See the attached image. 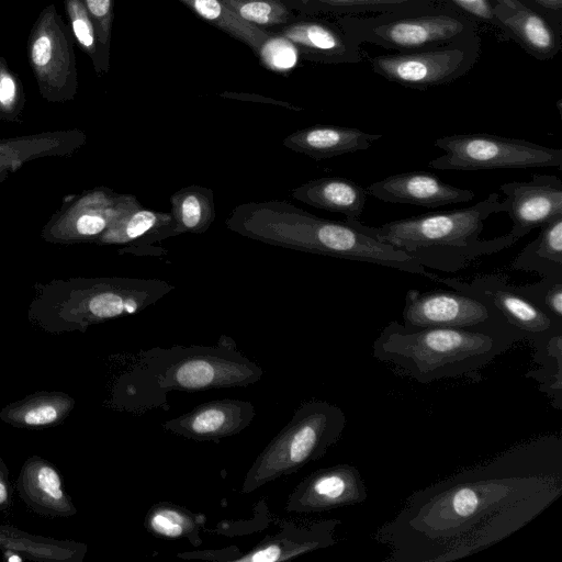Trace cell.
I'll return each instance as SVG.
<instances>
[{
  "instance_id": "obj_1",
  "label": "cell",
  "mask_w": 562,
  "mask_h": 562,
  "mask_svg": "<svg viewBox=\"0 0 562 562\" xmlns=\"http://www.w3.org/2000/svg\"><path fill=\"white\" fill-rule=\"evenodd\" d=\"M562 495V437L542 435L413 492L373 538L389 562H451L483 551Z\"/></svg>"
},
{
  "instance_id": "obj_2",
  "label": "cell",
  "mask_w": 562,
  "mask_h": 562,
  "mask_svg": "<svg viewBox=\"0 0 562 562\" xmlns=\"http://www.w3.org/2000/svg\"><path fill=\"white\" fill-rule=\"evenodd\" d=\"M262 373L233 345L155 347L140 352L134 366L119 378L113 403L123 409L144 412L167 405L168 392L248 386Z\"/></svg>"
},
{
  "instance_id": "obj_3",
  "label": "cell",
  "mask_w": 562,
  "mask_h": 562,
  "mask_svg": "<svg viewBox=\"0 0 562 562\" xmlns=\"http://www.w3.org/2000/svg\"><path fill=\"white\" fill-rule=\"evenodd\" d=\"M527 336L507 321L472 327L407 329L391 321L372 345L373 357L419 383L469 375Z\"/></svg>"
},
{
  "instance_id": "obj_4",
  "label": "cell",
  "mask_w": 562,
  "mask_h": 562,
  "mask_svg": "<svg viewBox=\"0 0 562 562\" xmlns=\"http://www.w3.org/2000/svg\"><path fill=\"white\" fill-rule=\"evenodd\" d=\"M226 227L265 244L338 259L403 270L407 255L353 228L346 222L318 217L284 201L237 205Z\"/></svg>"
},
{
  "instance_id": "obj_5",
  "label": "cell",
  "mask_w": 562,
  "mask_h": 562,
  "mask_svg": "<svg viewBox=\"0 0 562 562\" xmlns=\"http://www.w3.org/2000/svg\"><path fill=\"white\" fill-rule=\"evenodd\" d=\"M499 212H506V202L493 192L469 207L424 213L380 226H369L357 218H346L345 222L403 250L424 267L457 272L479 257L498 252L516 243L508 233L493 239L480 238L485 220Z\"/></svg>"
},
{
  "instance_id": "obj_6",
  "label": "cell",
  "mask_w": 562,
  "mask_h": 562,
  "mask_svg": "<svg viewBox=\"0 0 562 562\" xmlns=\"http://www.w3.org/2000/svg\"><path fill=\"white\" fill-rule=\"evenodd\" d=\"M175 290L159 279L93 277L54 279L35 285L27 317L49 334L86 330L137 314Z\"/></svg>"
},
{
  "instance_id": "obj_7",
  "label": "cell",
  "mask_w": 562,
  "mask_h": 562,
  "mask_svg": "<svg viewBox=\"0 0 562 562\" xmlns=\"http://www.w3.org/2000/svg\"><path fill=\"white\" fill-rule=\"evenodd\" d=\"M345 426V413L337 405L317 400L304 402L258 454L246 473L241 492L251 493L323 458L340 439Z\"/></svg>"
},
{
  "instance_id": "obj_8",
  "label": "cell",
  "mask_w": 562,
  "mask_h": 562,
  "mask_svg": "<svg viewBox=\"0 0 562 562\" xmlns=\"http://www.w3.org/2000/svg\"><path fill=\"white\" fill-rule=\"evenodd\" d=\"M338 24L358 42L414 53L477 34V24L448 3L379 14L347 15Z\"/></svg>"
},
{
  "instance_id": "obj_9",
  "label": "cell",
  "mask_w": 562,
  "mask_h": 562,
  "mask_svg": "<svg viewBox=\"0 0 562 562\" xmlns=\"http://www.w3.org/2000/svg\"><path fill=\"white\" fill-rule=\"evenodd\" d=\"M434 146L445 151L428 164L438 170L562 169V149L520 138L487 133L453 134L437 138Z\"/></svg>"
},
{
  "instance_id": "obj_10",
  "label": "cell",
  "mask_w": 562,
  "mask_h": 562,
  "mask_svg": "<svg viewBox=\"0 0 562 562\" xmlns=\"http://www.w3.org/2000/svg\"><path fill=\"white\" fill-rule=\"evenodd\" d=\"M74 44L56 5L44 7L30 31L26 56L41 97L48 102H67L78 92Z\"/></svg>"
},
{
  "instance_id": "obj_11",
  "label": "cell",
  "mask_w": 562,
  "mask_h": 562,
  "mask_svg": "<svg viewBox=\"0 0 562 562\" xmlns=\"http://www.w3.org/2000/svg\"><path fill=\"white\" fill-rule=\"evenodd\" d=\"M481 36L474 34L435 48L369 57L374 74L401 86L426 90L449 85L467 75L481 54Z\"/></svg>"
},
{
  "instance_id": "obj_12",
  "label": "cell",
  "mask_w": 562,
  "mask_h": 562,
  "mask_svg": "<svg viewBox=\"0 0 562 562\" xmlns=\"http://www.w3.org/2000/svg\"><path fill=\"white\" fill-rule=\"evenodd\" d=\"M139 201L133 194L106 187L85 190L64 199L43 226L42 238L52 244L95 243L121 216Z\"/></svg>"
},
{
  "instance_id": "obj_13",
  "label": "cell",
  "mask_w": 562,
  "mask_h": 562,
  "mask_svg": "<svg viewBox=\"0 0 562 562\" xmlns=\"http://www.w3.org/2000/svg\"><path fill=\"white\" fill-rule=\"evenodd\" d=\"M402 316V325L407 329L472 327L505 319L484 297H473L458 290L442 289L424 292L408 290Z\"/></svg>"
},
{
  "instance_id": "obj_14",
  "label": "cell",
  "mask_w": 562,
  "mask_h": 562,
  "mask_svg": "<svg viewBox=\"0 0 562 562\" xmlns=\"http://www.w3.org/2000/svg\"><path fill=\"white\" fill-rule=\"evenodd\" d=\"M431 280L473 297L486 299L510 325L521 330L530 341L539 337L562 334V319L541 310L522 295L516 285L508 283L503 276L484 274L474 278L471 282H463L454 278H441L432 274Z\"/></svg>"
},
{
  "instance_id": "obj_15",
  "label": "cell",
  "mask_w": 562,
  "mask_h": 562,
  "mask_svg": "<svg viewBox=\"0 0 562 562\" xmlns=\"http://www.w3.org/2000/svg\"><path fill=\"white\" fill-rule=\"evenodd\" d=\"M368 491L359 470L348 463L319 469L303 479L288 497L289 513H318L363 503Z\"/></svg>"
},
{
  "instance_id": "obj_16",
  "label": "cell",
  "mask_w": 562,
  "mask_h": 562,
  "mask_svg": "<svg viewBox=\"0 0 562 562\" xmlns=\"http://www.w3.org/2000/svg\"><path fill=\"white\" fill-rule=\"evenodd\" d=\"M499 189L506 195V212L513 222L508 234L516 241L562 217V180L555 176L533 173L528 181L507 182Z\"/></svg>"
},
{
  "instance_id": "obj_17",
  "label": "cell",
  "mask_w": 562,
  "mask_h": 562,
  "mask_svg": "<svg viewBox=\"0 0 562 562\" xmlns=\"http://www.w3.org/2000/svg\"><path fill=\"white\" fill-rule=\"evenodd\" d=\"M256 415L252 403L240 400H215L167 420V431L195 441H215L245 430Z\"/></svg>"
},
{
  "instance_id": "obj_18",
  "label": "cell",
  "mask_w": 562,
  "mask_h": 562,
  "mask_svg": "<svg viewBox=\"0 0 562 562\" xmlns=\"http://www.w3.org/2000/svg\"><path fill=\"white\" fill-rule=\"evenodd\" d=\"M498 31L533 58L546 61L562 48V29L517 0H492Z\"/></svg>"
},
{
  "instance_id": "obj_19",
  "label": "cell",
  "mask_w": 562,
  "mask_h": 562,
  "mask_svg": "<svg viewBox=\"0 0 562 562\" xmlns=\"http://www.w3.org/2000/svg\"><path fill=\"white\" fill-rule=\"evenodd\" d=\"M366 191L384 202L424 207L465 203L475 196L472 190L453 187L427 171L395 173L371 183Z\"/></svg>"
},
{
  "instance_id": "obj_20",
  "label": "cell",
  "mask_w": 562,
  "mask_h": 562,
  "mask_svg": "<svg viewBox=\"0 0 562 562\" xmlns=\"http://www.w3.org/2000/svg\"><path fill=\"white\" fill-rule=\"evenodd\" d=\"M340 519L331 518L311 526L285 524L281 531L265 538L255 548L245 553H234L231 547L226 561L229 562H281L297 555L334 546L335 531Z\"/></svg>"
},
{
  "instance_id": "obj_21",
  "label": "cell",
  "mask_w": 562,
  "mask_h": 562,
  "mask_svg": "<svg viewBox=\"0 0 562 562\" xmlns=\"http://www.w3.org/2000/svg\"><path fill=\"white\" fill-rule=\"evenodd\" d=\"M15 487L24 504L40 516L69 518L77 514L60 471L40 456H31L24 461Z\"/></svg>"
},
{
  "instance_id": "obj_22",
  "label": "cell",
  "mask_w": 562,
  "mask_h": 562,
  "mask_svg": "<svg viewBox=\"0 0 562 562\" xmlns=\"http://www.w3.org/2000/svg\"><path fill=\"white\" fill-rule=\"evenodd\" d=\"M87 142L79 128L42 132L0 139V183L23 165L45 157H68Z\"/></svg>"
},
{
  "instance_id": "obj_23",
  "label": "cell",
  "mask_w": 562,
  "mask_h": 562,
  "mask_svg": "<svg viewBox=\"0 0 562 562\" xmlns=\"http://www.w3.org/2000/svg\"><path fill=\"white\" fill-rule=\"evenodd\" d=\"M172 236H177V232L171 212L150 210L138 203L106 229L95 244L125 245L121 254H135L140 249H154L153 244Z\"/></svg>"
},
{
  "instance_id": "obj_24",
  "label": "cell",
  "mask_w": 562,
  "mask_h": 562,
  "mask_svg": "<svg viewBox=\"0 0 562 562\" xmlns=\"http://www.w3.org/2000/svg\"><path fill=\"white\" fill-rule=\"evenodd\" d=\"M383 135L357 127L314 125L301 128L283 139V145L315 160L366 150Z\"/></svg>"
},
{
  "instance_id": "obj_25",
  "label": "cell",
  "mask_w": 562,
  "mask_h": 562,
  "mask_svg": "<svg viewBox=\"0 0 562 562\" xmlns=\"http://www.w3.org/2000/svg\"><path fill=\"white\" fill-rule=\"evenodd\" d=\"M75 398L60 391H40L8 403L0 419L15 428L45 429L58 426L71 414Z\"/></svg>"
},
{
  "instance_id": "obj_26",
  "label": "cell",
  "mask_w": 562,
  "mask_h": 562,
  "mask_svg": "<svg viewBox=\"0 0 562 562\" xmlns=\"http://www.w3.org/2000/svg\"><path fill=\"white\" fill-rule=\"evenodd\" d=\"M367 191L351 179L322 177L310 180L292 191V196L307 205L360 218L367 201Z\"/></svg>"
},
{
  "instance_id": "obj_27",
  "label": "cell",
  "mask_w": 562,
  "mask_h": 562,
  "mask_svg": "<svg viewBox=\"0 0 562 562\" xmlns=\"http://www.w3.org/2000/svg\"><path fill=\"white\" fill-rule=\"evenodd\" d=\"M539 228V236L521 250L512 267L536 271L542 278L562 279V217Z\"/></svg>"
},
{
  "instance_id": "obj_28",
  "label": "cell",
  "mask_w": 562,
  "mask_h": 562,
  "mask_svg": "<svg viewBox=\"0 0 562 562\" xmlns=\"http://www.w3.org/2000/svg\"><path fill=\"white\" fill-rule=\"evenodd\" d=\"M177 235L203 234L215 220L214 193L210 188L189 186L170 196Z\"/></svg>"
},
{
  "instance_id": "obj_29",
  "label": "cell",
  "mask_w": 562,
  "mask_h": 562,
  "mask_svg": "<svg viewBox=\"0 0 562 562\" xmlns=\"http://www.w3.org/2000/svg\"><path fill=\"white\" fill-rule=\"evenodd\" d=\"M205 517L169 502H159L148 510L144 526L154 536L165 539L186 538L192 546L202 544L200 530Z\"/></svg>"
},
{
  "instance_id": "obj_30",
  "label": "cell",
  "mask_w": 562,
  "mask_h": 562,
  "mask_svg": "<svg viewBox=\"0 0 562 562\" xmlns=\"http://www.w3.org/2000/svg\"><path fill=\"white\" fill-rule=\"evenodd\" d=\"M535 362L541 364L539 370L527 376L539 382V389L551 400L552 405L562 409V334L535 338Z\"/></svg>"
},
{
  "instance_id": "obj_31",
  "label": "cell",
  "mask_w": 562,
  "mask_h": 562,
  "mask_svg": "<svg viewBox=\"0 0 562 562\" xmlns=\"http://www.w3.org/2000/svg\"><path fill=\"white\" fill-rule=\"evenodd\" d=\"M207 22L243 41L256 52L269 35L235 14L221 0H180Z\"/></svg>"
},
{
  "instance_id": "obj_32",
  "label": "cell",
  "mask_w": 562,
  "mask_h": 562,
  "mask_svg": "<svg viewBox=\"0 0 562 562\" xmlns=\"http://www.w3.org/2000/svg\"><path fill=\"white\" fill-rule=\"evenodd\" d=\"M69 30L77 45L92 60L98 72L108 69V49L99 41L94 23L80 0H64Z\"/></svg>"
},
{
  "instance_id": "obj_33",
  "label": "cell",
  "mask_w": 562,
  "mask_h": 562,
  "mask_svg": "<svg viewBox=\"0 0 562 562\" xmlns=\"http://www.w3.org/2000/svg\"><path fill=\"white\" fill-rule=\"evenodd\" d=\"M328 12L347 15L379 14L446 3L445 0H313Z\"/></svg>"
},
{
  "instance_id": "obj_34",
  "label": "cell",
  "mask_w": 562,
  "mask_h": 562,
  "mask_svg": "<svg viewBox=\"0 0 562 562\" xmlns=\"http://www.w3.org/2000/svg\"><path fill=\"white\" fill-rule=\"evenodd\" d=\"M26 103L20 77L0 56V121L19 122Z\"/></svg>"
},
{
  "instance_id": "obj_35",
  "label": "cell",
  "mask_w": 562,
  "mask_h": 562,
  "mask_svg": "<svg viewBox=\"0 0 562 562\" xmlns=\"http://www.w3.org/2000/svg\"><path fill=\"white\" fill-rule=\"evenodd\" d=\"M243 20L258 25L285 22L289 16L286 8L276 0H221Z\"/></svg>"
},
{
  "instance_id": "obj_36",
  "label": "cell",
  "mask_w": 562,
  "mask_h": 562,
  "mask_svg": "<svg viewBox=\"0 0 562 562\" xmlns=\"http://www.w3.org/2000/svg\"><path fill=\"white\" fill-rule=\"evenodd\" d=\"M516 289L544 312L562 319V279L542 278L529 285Z\"/></svg>"
},
{
  "instance_id": "obj_37",
  "label": "cell",
  "mask_w": 562,
  "mask_h": 562,
  "mask_svg": "<svg viewBox=\"0 0 562 562\" xmlns=\"http://www.w3.org/2000/svg\"><path fill=\"white\" fill-rule=\"evenodd\" d=\"M258 53L263 64L276 71H286L297 61L296 47L284 36H269L261 44Z\"/></svg>"
},
{
  "instance_id": "obj_38",
  "label": "cell",
  "mask_w": 562,
  "mask_h": 562,
  "mask_svg": "<svg viewBox=\"0 0 562 562\" xmlns=\"http://www.w3.org/2000/svg\"><path fill=\"white\" fill-rule=\"evenodd\" d=\"M88 10L102 46L108 49L113 22V0H80Z\"/></svg>"
},
{
  "instance_id": "obj_39",
  "label": "cell",
  "mask_w": 562,
  "mask_h": 562,
  "mask_svg": "<svg viewBox=\"0 0 562 562\" xmlns=\"http://www.w3.org/2000/svg\"><path fill=\"white\" fill-rule=\"evenodd\" d=\"M477 25L485 24L498 30V22L494 14L492 0H445Z\"/></svg>"
},
{
  "instance_id": "obj_40",
  "label": "cell",
  "mask_w": 562,
  "mask_h": 562,
  "mask_svg": "<svg viewBox=\"0 0 562 562\" xmlns=\"http://www.w3.org/2000/svg\"><path fill=\"white\" fill-rule=\"evenodd\" d=\"M562 29V0H517Z\"/></svg>"
},
{
  "instance_id": "obj_41",
  "label": "cell",
  "mask_w": 562,
  "mask_h": 562,
  "mask_svg": "<svg viewBox=\"0 0 562 562\" xmlns=\"http://www.w3.org/2000/svg\"><path fill=\"white\" fill-rule=\"evenodd\" d=\"M13 486L10 471L4 460L0 457V512L9 509L12 505Z\"/></svg>"
}]
</instances>
